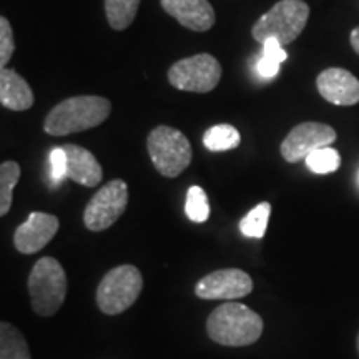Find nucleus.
I'll return each mask as SVG.
<instances>
[{
	"mask_svg": "<svg viewBox=\"0 0 359 359\" xmlns=\"http://www.w3.org/2000/svg\"><path fill=\"white\" fill-rule=\"evenodd\" d=\"M111 103L98 95L72 97L53 107L43 122V130L52 137H65L95 128L110 116Z\"/></svg>",
	"mask_w": 359,
	"mask_h": 359,
	"instance_id": "nucleus-1",
	"label": "nucleus"
},
{
	"mask_svg": "<svg viewBox=\"0 0 359 359\" xmlns=\"http://www.w3.org/2000/svg\"><path fill=\"white\" fill-rule=\"evenodd\" d=\"M206 333L223 346H248L262 338L263 320L246 304L224 303L208 316Z\"/></svg>",
	"mask_w": 359,
	"mask_h": 359,
	"instance_id": "nucleus-2",
	"label": "nucleus"
},
{
	"mask_svg": "<svg viewBox=\"0 0 359 359\" xmlns=\"http://www.w3.org/2000/svg\"><path fill=\"white\" fill-rule=\"evenodd\" d=\"M309 6L303 0H280L253 25L251 35L263 43L276 39L283 47L294 42L308 24Z\"/></svg>",
	"mask_w": 359,
	"mask_h": 359,
	"instance_id": "nucleus-3",
	"label": "nucleus"
},
{
	"mask_svg": "<svg viewBox=\"0 0 359 359\" xmlns=\"http://www.w3.org/2000/svg\"><path fill=\"white\" fill-rule=\"evenodd\" d=\"M29 293L35 313L40 316L55 314L64 304L67 296V275L64 266L55 258H40L30 273Z\"/></svg>",
	"mask_w": 359,
	"mask_h": 359,
	"instance_id": "nucleus-4",
	"label": "nucleus"
},
{
	"mask_svg": "<svg viewBox=\"0 0 359 359\" xmlns=\"http://www.w3.org/2000/svg\"><path fill=\"white\" fill-rule=\"evenodd\" d=\"M147 148L155 168L167 178L185 172L191 163V147L180 130L161 125L148 135Z\"/></svg>",
	"mask_w": 359,
	"mask_h": 359,
	"instance_id": "nucleus-5",
	"label": "nucleus"
},
{
	"mask_svg": "<svg viewBox=\"0 0 359 359\" xmlns=\"http://www.w3.org/2000/svg\"><path fill=\"white\" fill-rule=\"evenodd\" d=\"M143 288L140 269L133 264H122L110 269L97 290V304L105 314H120L137 302Z\"/></svg>",
	"mask_w": 359,
	"mask_h": 359,
	"instance_id": "nucleus-6",
	"label": "nucleus"
},
{
	"mask_svg": "<svg viewBox=\"0 0 359 359\" xmlns=\"http://www.w3.org/2000/svg\"><path fill=\"white\" fill-rule=\"evenodd\" d=\"M222 79V65L210 53H198L177 62L168 70V82L183 92L208 93Z\"/></svg>",
	"mask_w": 359,
	"mask_h": 359,
	"instance_id": "nucleus-7",
	"label": "nucleus"
},
{
	"mask_svg": "<svg viewBox=\"0 0 359 359\" xmlns=\"http://www.w3.org/2000/svg\"><path fill=\"white\" fill-rule=\"evenodd\" d=\"M128 205V187L123 180H111L103 185L83 212V223L90 231H103L122 217Z\"/></svg>",
	"mask_w": 359,
	"mask_h": 359,
	"instance_id": "nucleus-8",
	"label": "nucleus"
},
{
	"mask_svg": "<svg viewBox=\"0 0 359 359\" xmlns=\"http://www.w3.org/2000/svg\"><path fill=\"white\" fill-rule=\"evenodd\" d=\"M336 140L333 127L326 123L304 122L296 125L281 143V155L288 163L306 160L308 155L320 148L330 147Z\"/></svg>",
	"mask_w": 359,
	"mask_h": 359,
	"instance_id": "nucleus-9",
	"label": "nucleus"
},
{
	"mask_svg": "<svg viewBox=\"0 0 359 359\" xmlns=\"http://www.w3.org/2000/svg\"><path fill=\"white\" fill-rule=\"evenodd\" d=\"M253 291V280L238 268L218 269L196 283L195 294L201 299H238Z\"/></svg>",
	"mask_w": 359,
	"mask_h": 359,
	"instance_id": "nucleus-10",
	"label": "nucleus"
},
{
	"mask_svg": "<svg viewBox=\"0 0 359 359\" xmlns=\"http://www.w3.org/2000/svg\"><path fill=\"white\" fill-rule=\"evenodd\" d=\"M58 226H60L58 218L53 215L42 212L30 213L27 222L22 223L13 235L15 248L24 255L37 253L50 243V240L58 231Z\"/></svg>",
	"mask_w": 359,
	"mask_h": 359,
	"instance_id": "nucleus-11",
	"label": "nucleus"
},
{
	"mask_svg": "<svg viewBox=\"0 0 359 359\" xmlns=\"http://www.w3.org/2000/svg\"><path fill=\"white\" fill-rule=\"evenodd\" d=\"M320 95L326 102L338 107H351L359 102V80L351 72L331 67L321 72L316 79Z\"/></svg>",
	"mask_w": 359,
	"mask_h": 359,
	"instance_id": "nucleus-12",
	"label": "nucleus"
},
{
	"mask_svg": "<svg viewBox=\"0 0 359 359\" xmlns=\"http://www.w3.org/2000/svg\"><path fill=\"white\" fill-rule=\"evenodd\" d=\"M163 11L193 32H206L215 25V11L208 0H160Z\"/></svg>",
	"mask_w": 359,
	"mask_h": 359,
	"instance_id": "nucleus-13",
	"label": "nucleus"
},
{
	"mask_svg": "<svg viewBox=\"0 0 359 359\" xmlns=\"http://www.w3.org/2000/svg\"><path fill=\"white\" fill-rule=\"evenodd\" d=\"M62 148L65 150L67 160H69L67 178L74 180L75 183L87 188L100 185L103 178L102 167L87 148L74 145V143H67Z\"/></svg>",
	"mask_w": 359,
	"mask_h": 359,
	"instance_id": "nucleus-14",
	"label": "nucleus"
},
{
	"mask_svg": "<svg viewBox=\"0 0 359 359\" xmlns=\"http://www.w3.org/2000/svg\"><path fill=\"white\" fill-rule=\"evenodd\" d=\"M0 103L13 111H25L34 105V92L30 85L15 70L7 67L0 70Z\"/></svg>",
	"mask_w": 359,
	"mask_h": 359,
	"instance_id": "nucleus-15",
	"label": "nucleus"
},
{
	"mask_svg": "<svg viewBox=\"0 0 359 359\" xmlns=\"http://www.w3.org/2000/svg\"><path fill=\"white\" fill-rule=\"evenodd\" d=\"M0 359H32L24 334L6 321L0 325Z\"/></svg>",
	"mask_w": 359,
	"mask_h": 359,
	"instance_id": "nucleus-16",
	"label": "nucleus"
},
{
	"mask_svg": "<svg viewBox=\"0 0 359 359\" xmlns=\"http://www.w3.org/2000/svg\"><path fill=\"white\" fill-rule=\"evenodd\" d=\"M140 0H105V13L114 30H125L137 17Z\"/></svg>",
	"mask_w": 359,
	"mask_h": 359,
	"instance_id": "nucleus-17",
	"label": "nucleus"
},
{
	"mask_svg": "<svg viewBox=\"0 0 359 359\" xmlns=\"http://www.w3.org/2000/svg\"><path fill=\"white\" fill-rule=\"evenodd\" d=\"M240 132L231 125H215L203 135V145L210 151H226L240 145Z\"/></svg>",
	"mask_w": 359,
	"mask_h": 359,
	"instance_id": "nucleus-18",
	"label": "nucleus"
},
{
	"mask_svg": "<svg viewBox=\"0 0 359 359\" xmlns=\"http://www.w3.org/2000/svg\"><path fill=\"white\" fill-rule=\"evenodd\" d=\"M20 178V167L17 161H4L0 165V215L6 217L12 206L13 188Z\"/></svg>",
	"mask_w": 359,
	"mask_h": 359,
	"instance_id": "nucleus-19",
	"label": "nucleus"
},
{
	"mask_svg": "<svg viewBox=\"0 0 359 359\" xmlns=\"http://www.w3.org/2000/svg\"><path fill=\"white\" fill-rule=\"evenodd\" d=\"M269 213H271V205L266 203V201L255 206V208L241 219V233L248 238H263L268 228Z\"/></svg>",
	"mask_w": 359,
	"mask_h": 359,
	"instance_id": "nucleus-20",
	"label": "nucleus"
},
{
	"mask_svg": "<svg viewBox=\"0 0 359 359\" xmlns=\"http://www.w3.org/2000/svg\"><path fill=\"white\" fill-rule=\"evenodd\" d=\"M187 217L195 223H205L210 218L208 196L201 187H191L187 193L185 201Z\"/></svg>",
	"mask_w": 359,
	"mask_h": 359,
	"instance_id": "nucleus-21",
	"label": "nucleus"
},
{
	"mask_svg": "<svg viewBox=\"0 0 359 359\" xmlns=\"http://www.w3.org/2000/svg\"><path fill=\"white\" fill-rule=\"evenodd\" d=\"M306 165L313 173L327 175V173L336 172V170L339 168L341 156L334 148L325 147V148H320V150L313 151L311 155H308Z\"/></svg>",
	"mask_w": 359,
	"mask_h": 359,
	"instance_id": "nucleus-22",
	"label": "nucleus"
},
{
	"mask_svg": "<svg viewBox=\"0 0 359 359\" xmlns=\"http://www.w3.org/2000/svg\"><path fill=\"white\" fill-rule=\"evenodd\" d=\"M13 52H15V40H13V32L11 22L7 17H0V65L7 67Z\"/></svg>",
	"mask_w": 359,
	"mask_h": 359,
	"instance_id": "nucleus-23",
	"label": "nucleus"
},
{
	"mask_svg": "<svg viewBox=\"0 0 359 359\" xmlns=\"http://www.w3.org/2000/svg\"><path fill=\"white\" fill-rule=\"evenodd\" d=\"M67 170H69V160H67L65 150L62 147L53 148L50 151V180L53 185L64 182Z\"/></svg>",
	"mask_w": 359,
	"mask_h": 359,
	"instance_id": "nucleus-24",
	"label": "nucleus"
},
{
	"mask_svg": "<svg viewBox=\"0 0 359 359\" xmlns=\"http://www.w3.org/2000/svg\"><path fill=\"white\" fill-rule=\"evenodd\" d=\"M263 55L278 62V64H283V62L288 58V53L285 52V47H283L276 39H268L266 42H263Z\"/></svg>",
	"mask_w": 359,
	"mask_h": 359,
	"instance_id": "nucleus-25",
	"label": "nucleus"
},
{
	"mask_svg": "<svg viewBox=\"0 0 359 359\" xmlns=\"http://www.w3.org/2000/svg\"><path fill=\"white\" fill-rule=\"evenodd\" d=\"M280 67H281V64H278V62L271 60V58H268V57L263 55L258 60L257 69H258V74L262 75V77L273 79V77H276L278 72H280Z\"/></svg>",
	"mask_w": 359,
	"mask_h": 359,
	"instance_id": "nucleus-26",
	"label": "nucleus"
},
{
	"mask_svg": "<svg viewBox=\"0 0 359 359\" xmlns=\"http://www.w3.org/2000/svg\"><path fill=\"white\" fill-rule=\"evenodd\" d=\"M349 42H351V47L354 48V52L359 55V27L353 30L351 35H349Z\"/></svg>",
	"mask_w": 359,
	"mask_h": 359,
	"instance_id": "nucleus-27",
	"label": "nucleus"
},
{
	"mask_svg": "<svg viewBox=\"0 0 359 359\" xmlns=\"http://www.w3.org/2000/svg\"><path fill=\"white\" fill-rule=\"evenodd\" d=\"M356 344H358V353H359V334H358V341H356Z\"/></svg>",
	"mask_w": 359,
	"mask_h": 359,
	"instance_id": "nucleus-28",
	"label": "nucleus"
}]
</instances>
